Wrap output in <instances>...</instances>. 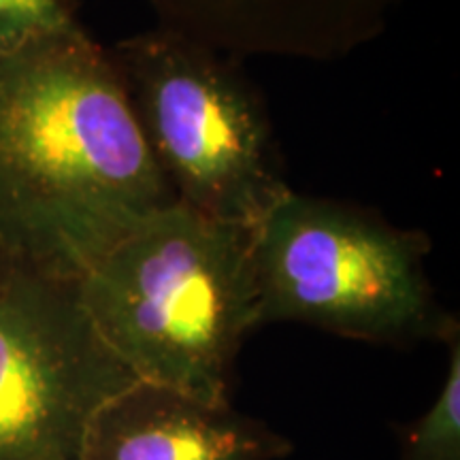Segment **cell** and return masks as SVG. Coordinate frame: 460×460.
I'll return each mask as SVG.
<instances>
[{
  "mask_svg": "<svg viewBox=\"0 0 460 460\" xmlns=\"http://www.w3.org/2000/svg\"><path fill=\"white\" fill-rule=\"evenodd\" d=\"M429 254L422 230L290 188L252 228L261 326L296 322L393 345L444 339L456 318L437 303Z\"/></svg>",
  "mask_w": 460,
  "mask_h": 460,
  "instance_id": "cell-3",
  "label": "cell"
},
{
  "mask_svg": "<svg viewBox=\"0 0 460 460\" xmlns=\"http://www.w3.org/2000/svg\"><path fill=\"white\" fill-rule=\"evenodd\" d=\"M135 382L79 279L0 252V460H79L92 420Z\"/></svg>",
  "mask_w": 460,
  "mask_h": 460,
  "instance_id": "cell-5",
  "label": "cell"
},
{
  "mask_svg": "<svg viewBox=\"0 0 460 460\" xmlns=\"http://www.w3.org/2000/svg\"><path fill=\"white\" fill-rule=\"evenodd\" d=\"M109 54L175 200L254 228L290 186L267 102L237 60L163 26Z\"/></svg>",
  "mask_w": 460,
  "mask_h": 460,
  "instance_id": "cell-4",
  "label": "cell"
},
{
  "mask_svg": "<svg viewBox=\"0 0 460 460\" xmlns=\"http://www.w3.org/2000/svg\"><path fill=\"white\" fill-rule=\"evenodd\" d=\"M175 203L109 49L79 28L0 54V252L79 279Z\"/></svg>",
  "mask_w": 460,
  "mask_h": 460,
  "instance_id": "cell-1",
  "label": "cell"
},
{
  "mask_svg": "<svg viewBox=\"0 0 460 460\" xmlns=\"http://www.w3.org/2000/svg\"><path fill=\"white\" fill-rule=\"evenodd\" d=\"M156 26L224 56L335 62L386 32L401 0H147Z\"/></svg>",
  "mask_w": 460,
  "mask_h": 460,
  "instance_id": "cell-6",
  "label": "cell"
},
{
  "mask_svg": "<svg viewBox=\"0 0 460 460\" xmlns=\"http://www.w3.org/2000/svg\"><path fill=\"white\" fill-rule=\"evenodd\" d=\"M290 439L261 420L135 382L92 420L79 460H281Z\"/></svg>",
  "mask_w": 460,
  "mask_h": 460,
  "instance_id": "cell-7",
  "label": "cell"
},
{
  "mask_svg": "<svg viewBox=\"0 0 460 460\" xmlns=\"http://www.w3.org/2000/svg\"><path fill=\"white\" fill-rule=\"evenodd\" d=\"M447 371L433 405L401 439V460H460V331H446Z\"/></svg>",
  "mask_w": 460,
  "mask_h": 460,
  "instance_id": "cell-8",
  "label": "cell"
},
{
  "mask_svg": "<svg viewBox=\"0 0 460 460\" xmlns=\"http://www.w3.org/2000/svg\"><path fill=\"white\" fill-rule=\"evenodd\" d=\"M79 290L137 382L230 405L234 360L261 326L252 228L175 200L90 267Z\"/></svg>",
  "mask_w": 460,
  "mask_h": 460,
  "instance_id": "cell-2",
  "label": "cell"
},
{
  "mask_svg": "<svg viewBox=\"0 0 460 460\" xmlns=\"http://www.w3.org/2000/svg\"><path fill=\"white\" fill-rule=\"evenodd\" d=\"M79 28L75 0H0V54Z\"/></svg>",
  "mask_w": 460,
  "mask_h": 460,
  "instance_id": "cell-9",
  "label": "cell"
}]
</instances>
